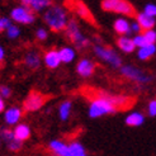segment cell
<instances>
[{
  "label": "cell",
  "mask_w": 156,
  "mask_h": 156,
  "mask_svg": "<svg viewBox=\"0 0 156 156\" xmlns=\"http://www.w3.org/2000/svg\"><path fill=\"white\" fill-rule=\"evenodd\" d=\"M0 95H2L4 99L9 98L12 95V89L9 87H6V85H2V87H0Z\"/></svg>",
  "instance_id": "836d02e7"
},
{
  "label": "cell",
  "mask_w": 156,
  "mask_h": 156,
  "mask_svg": "<svg viewBox=\"0 0 156 156\" xmlns=\"http://www.w3.org/2000/svg\"><path fill=\"white\" fill-rule=\"evenodd\" d=\"M117 46L123 53H133L136 50V46L133 43V40L128 36H121L117 40Z\"/></svg>",
  "instance_id": "d6986e66"
},
{
  "label": "cell",
  "mask_w": 156,
  "mask_h": 156,
  "mask_svg": "<svg viewBox=\"0 0 156 156\" xmlns=\"http://www.w3.org/2000/svg\"><path fill=\"white\" fill-rule=\"evenodd\" d=\"M132 40H133V43H135V46H136V48L144 47V46L149 44V43H147V41H146L145 36H144V33H138V34H135V37L132 38Z\"/></svg>",
  "instance_id": "83f0119b"
},
{
  "label": "cell",
  "mask_w": 156,
  "mask_h": 156,
  "mask_svg": "<svg viewBox=\"0 0 156 156\" xmlns=\"http://www.w3.org/2000/svg\"><path fill=\"white\" fill-rule=\"evenodd\" d=\"M113 28L115 30V33H118L119 36H129L131 34V22L127 19V17L115 19Z\"/></svg>",
  "instance_id": "ac0fdd59"
},
{
  "label": "cell",
  "mask_w": 156,
  "mask_h": 156,
  "mask_svg": "<svg viewBox=\"0 0 156 156\" xmlns=\"http://www.w3.org/2000/svg\"><path fill=\"white\" fill-rule=\"evenodd\" d=\"M13 131H14L15 138H18L19 141H22V142L27 141V140L30 137V135H32L30 127L28 126V124H26V123H18V124H15V127H14Z\"/></svg>",
  "instance_id": "ffe728a7"
},
{
  "label": "cell",
  "mask_w": 156,
  "mask_h": 156,
  "mask_svg": "<svg viewBox=\"0 0 156 156\" xmlns=\"http://www.w3.org/2000/svg\"><path fill=\"white\" fill-rule=\"evenodd\" d=\"M67 156H89L87 149L79 141H73L69 144V154Z\"/></svg>",
  "instance_id": "603a6c76"
},
{
  "label": "cell",
  "mask_w": 156,
  "mask_h": 156,
  "mask_svg": "<svg viewBox=\"0 0 156 156\" xmlns=\"http://www.w3.org/2000/svg\"><path fill=\"white\" fill-rule=\"evenodd\" d=\"M5 33H6V37L9 38V40H15V38H18L20 36V29L18 26H15V24H12L8 27V29L5 30Z\"/></svg>",
  "instance_id": "4316f807"
},
{
  "label": "cell",
  "mask_w": 156,
  "mask_h": 156,
  "mask_svg": "<svg viewBox=\"0 0 156 156\" xmlns=\"http://www.w3.org/2000/svg\"><path fill=\"white\" fill-rule=\"evenodd\" d=\"M10 19L15 23H19V24H32L36 20V14L33 10H30L29 8L24 6V5H19L15 6L10 12Z\"/></svg>",
  "instance_id": "ba28073f"
},
{
  "label": "cell",
  "mask_w": 156,
  "mask_h": 156,
  "mask_svg": "<svg viewBox=\"0 0 156 156\" xmlns=\"http://www.w3.org/2000/svg\"><path fill=\"white\" fill-rule=\"evenodd\" d=\"M71 108H73V103L71 100H64L60 107H58V117L62 122H66L70 118V114H71Z\"/></svg>",
  "instance_id": "484cf974"
},
{
  "label": "cell",
  "mask_w": 156,
  "mask_h": 156,
  "mask_svg": "<svg viewBox=\"0 0 156 156\" xmlns=\"http://www.w3.org/2000/svg\"><path fill=\"white\" fill-rule=\"evenodd\" d=\"M135 18H136V22L140 24V27H141L142 32H144V30H147V29H152L155 27V24H156L155 17H151V15L146 14L145 12L137 13Z\"/></svg>",
  "instance_id": "e0dca14e"
},
{
  "label": "cell",
  "mask_w": 156,
  "mask_h": 156,
  "mask_svg": "<svg viewBox=\"0 0 156 156\" xmlns=\"http://www.w3.org/2000/svg\"><path fill=\"white\" fill-rule=\"evenodd\" d=\"M0 140L4 141L8 146V149L13 152H18L23 147V142L19 141L18 138H15L14 131L10 129L9 127H0Z\"/></svg>",
  "instance_id": "8fae6325"
},
{
  "label": "cell",
  "mask_w": 156,
  "mask_h": 156,
  "mask_svg": "<svg viewBox=\"0 0 156 156\" xmlns=\"http://www.w3.org/2000/svg\"><path fill=\"white\" fill-rule=\"evenodd\" d=\"M43 22L47 27L55 33H60L66 29L69 23V15L64 6L61 5H51L43 13Z\"/></svg>",
  "instance_id": "7a4b0ae2"
},
{
  "label": "cell",
  "mask_w": 156,
  "mask_h": 156,
  "mask_svg": "<svg viewBox=\"0 0 156 156\" xmlns=\"http://www.w3.org/2000/svg\"><path fill=\"white\" fill-rule=\"evenodd\" d=\"M147 113L150 117H156V99H152L147 105Z\"/></svg>",
  "instance_id": "1f68e13d"
},
{
  "label": "cell",
  "mask_w": 156,
  "mask_h": 156,
  "mask_svg": "<svg viewBox=\"0 0 156 156\" xmlns=\"http://www.w3.org/2000/svg\"><path fill=\"white\" fill-rule=\"evenodd\" d=\"M93 51H94L95 56L99 60H102L103 62H107V64L113 69H121V66L123 65L122 57L117 53V51H114L112 47H109V46L94 43Z\"/></svg>",
  "instance_id": "277c9868"
},
{
  "label": "cell",
  "mask_w": 156,
  "mask_h": 156,
  "mask_svg": "<svg viewBox=\"0 0 156 156\" xmlns=\"http://www.w3.org/2000/svg\"><path fill=\"white\" fill-rule=\"evenodd\" d=\"M4 58H5V50L3 46H0V65L4 62Z\"/></svg>",
  "instance_id": "d590c367"
},
{
  "label": "cell",
  "mask_w": 156,
  "mask_h": 156,
  "mask_svg": "<svg viewBox=\"0 0 156 156\" xmlns=\"http://www.w3.org/2000/svg\"><path fill=\"white\" fill-rule=\"evenodd\" d=\"M84 95L90 100L88 113H89V117L93 119L100 118V117H104V115H111V114L119 112L108 99H105L102 95L95 94L91 89H85Z\"/></svg>",
  "instance_id": "6da1fadb"
},
{
  "label": "cell",
  "mask_w": 156,
  "mask_h": 156,
  "mask_svg": "<svg viewBox=\"0 0 156 156\" xmlns=\"http://www.w3.org/2000/svg\"><path fill=\"white\" fill-rule=\"evenodd\" d=\"M138 33H142V29L140 27V24L136 20L131 22V34H138Z\"/></svg>",
  "instance_id": "e575fe53"
},
{
  "label": "cell",
  "mask_w": 156,
  "mask_h": 156,
  "mask_svg": "<svg viewBox=\"0 0 156 156\" xmlns=\"http://www.w3.org/2000/svg\"><path fill=\"white\" fill-rule=\"evenodd\" d=\"M93 91L98 95H102L105 99H108L118 111H128L133 107L136 98L129 97V95H123V94H114V93L107 91V90H100V89H91Z\"/></svg>",
  "instance_id": "5b68a950"
},
{
  "label": "cell",
  "mask_w": 156,
  "mask_h": 156,
  "mask_svg": "<svg viewBox=\"0 0 156 156\" xmlns=\"http://www.w3.org/2000/svg\"><path fill=\"white\" fill-rule=\"evenodd\" d=\"M48 149L55 156H67L69 144L61 141V140H52L48 142Z\"/></svg>",
  "instance_id": "2e32d148"
},
{
  "label": "cell",
  "mask_w": 156,
  "mask_h": 156,
  "mask_svg": "<svg viewBox=\"0 0 156 156\" xmlns=\"http://www.w3.org/2000/svg\"><path fill=\"white\" fill-rule=\"evenodd\" d=\"M97 65L94 61H91L90 58H80L76 64V73L81 77H90L93 74L95 73Z\"/></svg>",
  "instance_id": "7c38bea8"
},
{
  "label": "cell",
  "mask_w": 156,
  "mask_h": 156,
  "mask_svg": "<svg viewBox=\"0 0 156 156\" xmlns=\"http://www.w3.org/2000/svg\"><path fill=\"white\" fill-rule=\"evenodd\" d=\"M4 111H5V100L2 95H0V113H3Z\"/></svg>",
  "instance_id": "8d00e7d4"
},
{
  "label": "cell",
  "mask_w": 156,
  "mask_h": 156,
  "mask_svg": "<svg viewBox=\"0 0 156 156\" xmlns=\"http://www.w3.org/2000/svg\"><path fill=\"white\" fill-rule=\"evenodd\" d=\"M58 52H60V57H61L62 64H70V62H73L76 57V51L73 47H69V46H65V47L60 48Z\"/></svg>",
  "instance_id": "cb8c5ba5"
},
{
  "label": "cell",
  "mask_w": 156,
  "mask_h": 156,
  "mask_svg": "<svg viewBox=\"0 0 156 156\" xmlns=\"http://www.w3.org/2000/svg\"><path fill=\"white\" fill-rule=\"evenodd\" d=\"M102 9L108 13H115L127 18L136 17V9L128 0H102Z\"/></svg>",
  "instance_id": "3957f363"
},
{
  "label": "cell",
  "mask_w": 156,
  "mask_h": 156,
  "mask_svg": "<svg viewBox=\"0 0 156 156\" xmlns=\"http://www.w3.org/2000/svg\"><path fill=\"white\" fill-rule=\"evenodd\" d=\"M41 64H42V58H41V55L38 53V51L30 50L24 55V65L28 69L37 70V69H40Z\"/></svg>",
  "instance_id": "9a60e30c"
},
{
  "label": "cell",
  "mask_w": 156,
  "mask_h": 156,
  "mask_svg": "<svg viewBox=\"0 0 156 156\" xmlns=\"http://www.w3.org/2000/svg\"><path fill=\"white\" fill-rule=\"evenodd\" d=\"M65 33H66V37L69 38V41L74 43L77 50H84L89 46V40L83 34L81 29L75 19H69Z\"/></svg>",
  "instance_id": "8992f818"
},
{
  "label": "cell",
  "mask_w": 156,
  "mask_h": 156,
  "mask_svg": "<svg viewBox=\"0 0 156 156\" xmlns=\"http://www.w3.org/2000/svg\"><path fill=\"white\" fill-rule=\"evenodd\" d=\"M155 53H156V44L155 43H149V44L144 46V47L138 48L137 57L141 61H147V60H150Z\"/></svg>",
  "instance_id": "44dd1931"
},
{
  "label": "cell",
  "mask_w": 156,
  "mask_h": 156,
  "mask_svg": "<svg viewBox=\"0 0 156 156\" xmlns=\"http://www.w3.org/2000/svg\"><path fill=\"white\" fill-rule=\"evenodd\" d=\"M43 64L46 65V67H47V69H51V70L57 69L62 64L58 50L51 48V50L46 51L44 55H43Z\"/></svg>",
  "instance_id": "4fadbf2b"
},
{
  "label": "cell",
  "mask_w": 156,
  "mask_h": 156,
  "mask_svg": "<svg viewBox=\"0 0 156 156\" xmlns=\"http://www.w3.org/2000/svg\"><path fill=\"white\" fill-rule=\"evenodd\" d=\"M121 75L124 76L126 79L133 81V83H137V84H150L154 81V76L150 75L149 73L144 71L140 67H136L133 65H122L121 69Z\"/></svg>",
  "instance_id": "52a82bcc"
},
{
  "label": "cell",
  "mask_w": 156,
  "mask_h": 156,
  "mask_svg": "<svg viewBox=\"0 0 156 156\" xmlns=\"http://www.w3.org/2000/svg\"><path fill=\"white\" fill-rule=\"evenodd\" d=\"M47 99L48 98L44 94H42L41 91L33 90L29 93L27 98L24 99V102H23V109L26 112H37L46 104Z\"/></svg>",
  "instance_id": "9c48e42d"
},
{
  "label": "cell",
  "mask_w": 156,
  "mask_h": 156,
  "mask_svg": "<svg viewBox=\"0 0 156 156\" xmlns=\"http://www.w3.org/2000/svg\"><path fill=\"white\" fill-rule=\"evenodd\" d=\"M144 12H145L146 14L151 15V17H155V18H156V5H155V4H147V5L145 6Z\"/></svg>",
  "instance_id": "d6a6232c"
},
{
  "label": "cell",
  "mask_w": 156,
  "mask_h": 156,
  "mask_svg": "<svg viewBox=\"0 0 156 156\" xmlns=\"http://www.w3.org/2000/svg\"><path fill=\"white\" fill-rule=\"evenodd\" d=\"M23 117V109L19 107H10L4 111V121L8 126L18 124Z\"/></svg>",
  "instance_id": "5bb4252c"
},
{
  "label": "cell",
  "mask_w": 156,
  "mask_h": 156,
  "mask_svg": "<svg viewBox=\"0 0 156 156\" xmlns=\"http://www.w3.org/2000/svg\"><path fill=\"white\" fill-rule=\"evenodd\" d=\"M69 8L77 15V17H80L83 20L89 22L90 24H95V19L93 17L90 9L81 2V0H70Z\"/></svg>",
  "instance_id": "30bf717a"
},
{
  "label": "cell",
  "mask_w": 156,
  "mask_h": 156,
  "mask_svg": "<svg viewBox=\"0 0 156 156\" xmlns=\"http://www.w3.org/2000/svg\"><path fill=\"white\" fill-rule=\"evenodd\" d=\"M124 122L129 127H140L145 122V115L141 112H132L126 117Z\"/></svg>",
  "instance_id": "7402d4cb"
},
{
  "label": "cell",
  "mask_w": 156,
  "mask_h": 156,
  "mask_svg": "<svg viewBox=\"0 0 156 156\" xmlns=\"http://www.w3.org/2000/svg\"><path fill=\"white\" fill-rule=\"evenodd\" d=\"M10 24H12V19L10 18L0 17V33L5 32V30L8 29V27H9Z\"/></svg>",
  "instance_id": "4dcf8cb0"
},
{
  "label": "cell",
  "mask_w": 156,
  "mask_h": 156,
  "mask_svg": "<svg viewBox=\"0 0 156 156\" xmlns=\"http://www.w3.org/2000/svg\"><path fill=\"white\" fill-rule=\"evenodd\" d=\"M51 5H52V0H30V4L28 8L34 13H41L44 12Z\"/></svg>",
  "instance_id": "d4e9b609"
},
{
  "label": "cell",
  "mask_w": 156,
  "mask_h": 156,
  "mask_svg": "<svg viewBox=\"0 0 156 156\" xmlns=\"http://www.w3.org/2000/svg\"><path fill=\"white\" fill-rule=\"evenodd\" d=\"M144 36L146 38L147 43H156V30L152 28V29H147V30H144Z\"/></svg>",
  "instance_id": "f1b7e54d"
},
{
  "label": "cell",
  "mask_w": 156,
  "mask_h": 156,
  "mask_svg": "<svg viewBox=\"0 0 156 156\" xmlns=\"http://www.w3.org/2000/svg\"><path fill=\"white\" fill-rule=\"evenodd\" d=\"M36 38L38 41H46L48 38V32H47V29H44V28H38L36 30Z\"/></svg>",
  "instance_id": "f546056e"
}]
</instances>
